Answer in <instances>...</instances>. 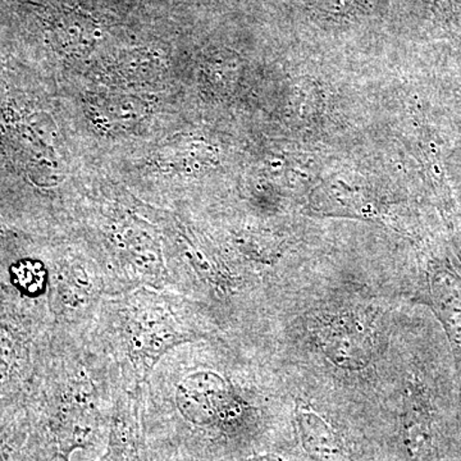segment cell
Segmentation results:
<instances>
[{"label": "cell", "instance_id": "obj_4", "mask_svg": "<svg viewBox=\"0 0 461 461\" xmlns=\"http://www.w3.org/2000/svg\"><path fill=\"white\" fill-rule=\"evenodd\" d=\"M7 280L18 295L32 302H47L50 267L39 258L21 256L9 264Z\"/></svg>", "mask_w": 461, "mask_h": 461}, {"label": "cell", "instance_id": "obj_2", "mask_svg": "<svg viewBox=\"0 0 461 461\" xmlns=\"http://www.w3.org/2000/svg\"><path fill=\"white\" fill-rule=\"evenodd\" d=\"M321 350L330 362L346 369H359L371 357L369 336L348 318H332L320 333Z\"/></svg>", "mask_w": 461, "mask_h": 461}, {"label": "cell", "instance_id": "obj_6", "mask_svg": "<svg viewBox=\"0 0 461 461\" xmlns=\"http://www.w3.org/2000/svg\"><path fill=\"white\" fill-rule=\"evenodd\" d=\"M162 72L163 68L153 65L150 59L145 60L142 65L138 62H129V59H121L115 65L105 68V75L112 78L113 83L129 85V86L151 84L160 77Z\"/></svg>", "mask_w": 461, "mask_h": 461}, {"label": "cell", "instance_id": "obj_5", "mask_svg": "<svg viewBox=\"0 0 461 461\" xmlns=\"http://www.w3.org/2000/svg\"><path fill=\"white\" fill-rule=\"evenodd\" d=\"M300 433L305 450L320 461H345L341 445L333 430L312 411H299Z\"/></svg>", "mask_w": 461, "mask_h": 461}, {"label": "cell", "instance_id": "obj_1", "mask_svg": "<svg viewBox=\"0 0 461 461\" xmlns=\"http://www.w3.org/2000/svg\"><path fill=\"white\" fill-rule=\"evenodd\" d=\"M89 338L122 386L139 390L169 350L193 341L196 333L182 296L138 287L103 297Z\"/></svg>", "mask_w": 461, "mask_h": 461}, {"label": "cell", "instance_id": "obj_3", "mask_svg": "<svg viewBox=\"0 0 461 461\" xmlns=\"http://www.w3.org/2000/svg\"><path fill=\"white\" fill-rule=\"evenodd\" d=\"M90 121L103 132L123 133L140 126L149 113L148 105L131 95H99L89 102Z\"/></svg>", "mask_w": 461, "mask_h": 461}]
</instances>
